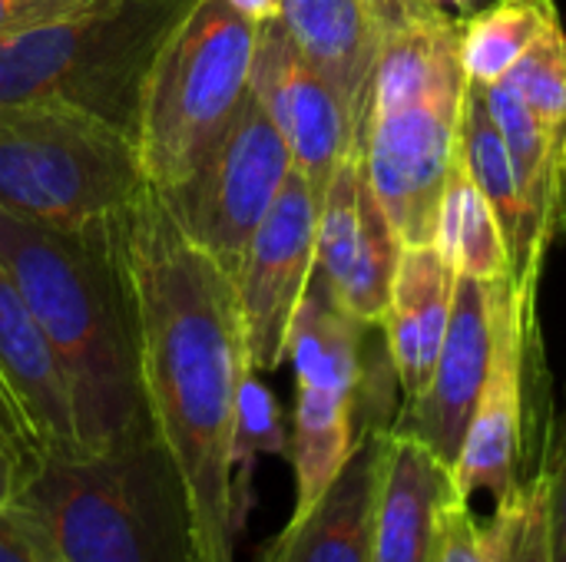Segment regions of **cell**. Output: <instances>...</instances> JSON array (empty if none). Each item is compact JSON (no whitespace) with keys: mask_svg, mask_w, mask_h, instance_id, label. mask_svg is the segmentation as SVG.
Instances as JSON below:
<instances>
[{"mask_svg":"<svg viewBox=\"0 0 566 562\" xmlns=\"http://www.w3.org/2000/svg\"><path fill=\"white\" fill-rule=\"evenodd\" d=\"M116 252L136 321L146 414L169 450L196 513L199 560L235 562L242 513L232 480L235 394L249 351L232 275L143 182L113 215Z\"/></svg>","mask_w":566,"mask_h":562,"instance_id":"cell-1","label":"cell"},{"mask_svg":"<svg viewBox=\"0 0 566 562\" xmlns=\"http://www.w3.org/2000/svg\"><path fill=\"white\" fill-rule=\"evenodd\" d=\"M0 262L63 364L83 454L149 434L113 219L56 229L0 205Z\"/></svg>","mask_w":566,"mask_h":562,"instance_id":"cell-2","label":"cell"},{"mask_svg":"<svg viewBox=\"0 0 566 562\" xmlns=\"http://www.w3.org/2000/svg\"><path fill=\"white\" fill-rule=\"evenodd\" d=\"M10 510L46 562H202L189 490L156 431L46 454Z\"/></svg>","mask_w":566,"mask_h":562,"instance_id":"cell-3","label":"cell"},{"mask_svg":"<svg viewBox=\"0 0 566 562\" xmlns=\"http://www.w3.org/2000/svg\"><path fill=\"white\" fill-rule=\"evenodd\" d=\"M461 20L441 7L385 36L361 129L368 185L401 245L434 242L441 192L458 152L468 76Z\"/></svg>","mask_w":566,"mask_h":562,"instance_id":"cell-4","label":"cell"},{"mask_svg":"<svg viewBox=\"0 0 566 562\" xmlns=\"http://www.w3.org/2000/svg\"><path fill=\"white\" fill-rule=\"evenodd\" d=\"M255 40L259 23L232 3L196 0L156 50L129 129L156 192H179L222 146L252 89Z\"/></svg>","mask_w":566,"mask_h":562,"instance_id":"cell-5","label":"cell"},{"mask_svg":"<svg viewBox=\"0 0 566 562\" xmlns=\"http://www.w3.org/2000/svg\"><path fill=\"white\" fill-rule=\"evenodd\" d=\"M196 0H90L0 36V103L56 99L133 129L146 70Z\"/></svg>","mask_w":566,"mask_h":562,"instance_id":"cell-6","label":"cell"},{"mask_svg":"<svg viewBox=\"0 0 566 562\" xmlns=\"http://www.w3.org/2000/svg\"><path fill=\"white\" fill-rule=\"evenodd\" d=\"M143 172L126 129L56 99L0 103V205L56 229L113 219Z\"/></svg>","mask_w":566,"mask_h":562,"instance_id":"cell-7","label":"cell"},{"mask_svg":"<svg viewBox=\"0 0 566 562\" xmlns=\"http://www.w3.org/2000/svg\"><path fill=\"white\" fill-rule=\"evenodd\" d=\"M544 262H527L504 282L497 308V335L491 368L454 460V480L461 497L478 490L504 500L524 480L527 421H531V381L541 361L537 328V285Z\"/></svg>","mask_w":566,"mask_h":562,"instance_id":"cell-8","label":"cell"},{"mask_svg":"<svg viewBox=\"0 0 566 562\" xmlns=\"http://www.w3.org/2000/svg\"><path fill=\"white\" fill-rule=\"evenodd\" d=\"M292 149L252 96L242 103L216 156L179 192L163 195L186 235L229 275L292 176Z\"/></svg>","mask_w":566,"mask_h":562,"instance_id":"cell-9","label":"cell"},{"mask_svg":"<svg viewBox=\"0 0 566 562\" xmlns=\"http://www.w3.org/2000/svg\"><path fill=\"white\" fill-rule=\"evenodd\" d=\"M315 248L318 195L308 179L292 169L282 195L232 272L249 364L259 374H272L285 364L292 321L315 278Z\"/></svg>","mask_w":566,"mask_h":562,"instance_id":"cell-10","label":"cell"},{"mask_svg":"<svg viewBox=\"0 0 566 562\" xmlns=\"http://www.w3.org/2000/svg\"><path fill=\"white\" fill-rule=\"evenodd\" d=\"M398 255L401 242L368 185L361 149H355L335 169L318 202L315 282L348 318L378 328L388 308Z\"/></svg>","mask_w":566,"mask_h":562,"instance_id":"cell-11","label":"cell"},{"mask_svg":"<svg viewBox=\"0 0 566 562\" xmlns=\"http://www.w3.org/2000/svg\"><path fill=\"white\" fill-rule=\"evenodd\" d=\"M252 96L289 142L295 169L322 202L335 169L361 149V142L332 86L298 56L275 17L259 23Z\"/></svg>","mask_w":566,"mask_h":562,"instance_id":"cell-12","label":"cell"},{"mask_svg":"<svg viewBox=\"0 0 566 562\" xmlns=\"http://www.w3.org/2000/svg\"><path fill=\"white\" fill-rule=\"evenodd\" d=\"M507 282V278H504ZM504 282L458 275L448 335L421 397L401 404L391 427L415 434L451 467L468 437L497 335V308Z\"/></svg>","mask_w":566,"mask_h":562,"instance_id":"cell-13","label":"cell"},{"mask_svg":"<svg viewBox=\"0 0 566 562\" xmlns=\"http://www.w3.org/2000/svg\"><path fill=\"white\" fill-rule=\"evenodd\" d=\"M458 497L454 467L415 434L388 427L375 490V562H434L444 513Z\"/></svg>","mask_w":566,"mask_h":562,"instance_id":"cell-14","label":"cell"},{"mask_svg":"<svg viewBox=\"0 0 566 562\" xmlns=\"http://www.w3.org/2000/svg\"><path fill=\"white\" fill-rule=\"evenodd\" d=\"M388 427L358 437L328 490L292 513L259 562H375V490Z\"/></svg>","mask_w":566,"mask_h":562,"instance_id":"cell-15","label":"cell"},{"mask_svg":"<svg viewBox=\"0 0 566 562\" xmlns=\"http://www.w3.org/2000/svg\"><path fill=\"white\" fill-rule=\"evenodd\" d=\"M275 20L298 56L332 86L361 142L371 79L388 36L378 17L365 0H279Z\"/></svg>","mask_w":566,"mask_h":562,"instance_id":"cell-16","label":"cell"},{"mask_svg":"<svg viewBox=\"0 0 566 562\" xmlns=\"http://www.w3.org/2000/svg\"><path fill=\"white\" fill-rule=\"evenodd\" d=\"M454 278L458 275L441 258L434 242L401 245L388 291V308L378 331L385 338V351L395 368L405 404L424 394L431 371L438 364L451 321Z\"/></svg>","mask_w":566,"mask_h":562,"instance_id":"cell-17","label":"cell"},{"mask_svg":"<svg viewBox=\"0 0 566 562\" xmlns=\"http://www.w3.org/2000/svg\"><path fill=\"white\" fill-rule=\"evenodd\" d=\"M0 374L13 388L46 454H83L73 394L56 351L0 262Z\"/></svg>","mask_w":566,"mask_h":562,"instance_id":"cell-18","label":"cell"},{"mask_svg":"<svg viewBox=\"0 0 566 562\" xmlns=\"http://www.w3.org/2000/svg\"><path fill=\"white\" fill-rule=\"evenodd\" d=\"M458 156L478 185V192L488 199L491 212L497 215V225L507 238L514 272H521L527 262H547V242L541 235V225L534 219V209L524 195L521 176L514 169L511 149L484 103L481 86H468L464 106H461V126H458Z\"/></svg>","mask_w":566,"mask_h":562,"instance_id":"cell-19","label":"cell"},{"mask_svg":"<svg viewBox=\"0 0 566 562\" xmlns=\"http://www.w3.org/2000/svg\"><path fill=\"white\" fill-rule=\"evenodd\" d=\"M358 394L335 384L295 381L289 460L295 470V507L308 510L338 477L358 444Z\"/></svg>","mask_w":566,"mask_h":562,"instance_id":"cell-20","label":"cell"},{"mask_svg":"<svg viewBox=\"0 0 566 562\" xmlns=\"http://www.w3.org/2000/svg\"><path fill=\"white\" fill-rule=\"evenodd\" d=\"M484 103L511 149L541 235L547 245H554L566 225V139L551 132L504 79L484 89Z\"/></svg>","mask_w":566,"mask_h":562,"instance_id":"cell-21","label":"cell"},{"mask_svg":"<svg viewBox=\"0 0 566 562\" xmlns=\"http://www.w3.org/2000/svg\"><path fill=\"white\" fill-rule=\"evenodd\" d=\"M434 248L441 252V258L451 265L454 275H468L481 282H504L514 275V258L497 225V215L471 182L458 152L438 205Z\"/></svg>","mask_w":566,"mask_h":562,"instance_id":"cell-22","label":"cell"},{"mask_svg":"<svg viewBox=\"0 0 566 562\" xmlns=\"http://www.w3.org/2000/svg\"><path fill=\"white\" fill-rule=\"evenodd\" d=\"M560 23L554 0H497L461 20V66L468 83L488 89L501 83L531 46Z\"/></svg>","mask_w":566,"mask_h":562,"instance_id":"cell-23","label":"cell"},{"mask_svg":"<svg viewBox=\"0 0 566 562\" xmlns=\"http://www.w3.org/2000/svg\"><path fill=\"white\" fill-rule=\"evenodd\" d=\"M289 457V431L282 421V407L259 371H245L235 394V431H232V480L235 503L245 520L252 500V470L259 457Z\"/></svg>","mask_w":566,"mask_h":562,"instance_id":"cell-24","label":"cell"},{"mask_svg":"<svg viewBox=\"0 0 566 562\" xmlns=\"http://www.w3.org/2000/svg\"><path fill=\"white\" fill-rule=\"evenodd\" d=\"M531 113L560 139H566V30L564 23L551 26L531 53L504 76Z\"/></svg>","mask_w":566,"mask_h":562,"instance_id":"cell-25","label":"cell"},{"mask_svg":"<svg viewBox=\"0 0 566 562\" xmlns=\"http://www.w3.org/2000/svg\"><path fill=\"white\" fill-rule=\"evenodd\" d=\"M497 510L504 513V560L501 562H554L544 464L524 474V480L504 500H497Z\"/></svg>","mask_w":566,"mask_h":562,"instance_id":"cell-26","label":"cell"},{"mask_svg":"<svg viewBox=\"0 0 566 562\" xmlns=\"http://www.w3.org/2000/svg\"><path fill=\"white\" fill-rule=\"evenodd\" d=\"M46 447L33 431L27 411L20 407L13 388L0 374V507L10 510L30 480L40 474Z\"/></svg>","mask_w":566,"mask_h":562,"instance_id":"cell-27","label":"cell"},{"mask_svg":"<svg viewBox=\"0 0 566 562\" xmlns=\"http://www.w3.org/2000/svg\"><path fill=\"white\" fill-rule=\"evenodd\" d=\"M504 560V513L481 520L468 497H458L441 523L434 562H501Z\"/></svg>","mask_w":566,"mask_h":562,"instance_id":"cell-28","label":"cell"},{"mask_svg":"<svg viewBox=\"0 0 566 562\" xmlns=\"http://www.w3.org/2000/svg\"><path fill=\"white\" fill-rule=\"evenodd\" d=\"M544 480H547V517H551V553L566 562V414L554 444L544 447Z\"/></svg>","mask_w":566,"mask_h":562,"instance_id":"cell-29","label":"cell"},{"mask_svg":"<svg viewBox=\"0 0 566 562\" xmlns=\"http://www.w3.org/2000/svg\"><path fill=\"white\" fill-rule=\"evenodd\" d=\"M90 0H0V36L23 33L53 17H63Z\"/></svg>","mask_w":566,"mask_h":562,"instance_id":"cell-30","label":"cell"},{"mask_svg":"<svg viewBox=\"0 0 566 562\" xmlns=\"http://www.w3.org/2000/svg\"><path fill=\"white\" fill-rule=\"evenodd\" d=\"M0 562H43L23 523L13 517V510L3 507H0Z\"/></svg>","mask_w":566,"mask_h":562,"instance_id":"cell-31","label":"cell"},{"mask_svg":"<svg viewBox=\"0 0 566 562\" xmlns=\"http://www.w3.org/2000/svg\"><path fill=\"white\" fill-rule=\"evenodd\" d=\"M365 3H368V10L378 17V23L385 26V33H391V30L411 23L415 17L428 13L431 7H438V3H431V0H365Z\"/></svg>","mask_w":566,"mask_h":562,"instance_id":"cell-32","label":"cell"},{"mask_svg":"<svg viewBox=\"0 0 566 562\" xmlns=\"http://www.w3.org/2000/svg\"><path fill=\"white\" fill-rule=\"evenodd\" d=\"M226 3H232L239 13H245V17L255 20V23L272 20V17L279 13V0H226Z\"/></svg>","mask_w":566,"mask_h":562,"instance_id":"cell-33","label":"cell"},{"mask_svg":"<svg viewBox=\"0 0 566 562\" xmlns=\"http://www.w3.org/2000/svg\"><path fill=\"white\" fill-rule=\"evenodd\" d=\"M431 3H438V7H458V10H468L474 0H431Z\"/></svg>","mask_w":566,"mask_h":562,"instance_id":"cell-34","label":"cell"},{"mask_svg":"<svg viewBox=\"0 0 566 562\" xmlns=\"http://www.w3.org/2000/svg\"><path fill=\"white\" fill-rule=\"evenodd\" d=\"M36 553H40V550H36ZM43 562H46V560H43Z\"/></svg>","mask_w":566,"mask_h":562,"instance_id":"cell-35","label":"cell"}]
</instances>
